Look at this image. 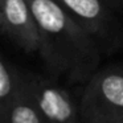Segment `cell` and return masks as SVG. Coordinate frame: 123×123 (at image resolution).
<instances>
[{
	"label": "cell",
	"instance_id": "1",
	"mask_svg": "<svg viewBox=\"0 0 123 123\" xmlns=\"http://www.w3.org/2000/svg\"><path fill=\"white\" fill-rule=\"evenodd\" d=\"M40 29V56L49 75L86 83L99 69L97 41L74 21L57 0H28Z\"/></svg>",
	"mask_w": 123,
	"mask_h": 123
},
{
	"label": "cell",
	"instance_id": "2",
	"mask_svg": "<svg viewBox=\"0 0 123 123\" xmlns=\"http://www.w3.org/2000/svg\"><path fill=\"white\" fill-rule=\"evenodd\" d=\"M82 123L123 122V66H109L85 83L80 99Z\"/></svg>",
	"mask_w": 123,
	"mask_h": 123
},
{
	"label": "cell",
	"instance_id": "3",
	"mask_svg": "<svg viewBox=\"0 0 123 123\" xmlns=\"http://www.w3.org/2000/svg\"><path fill=\"white\" fill-rule=\"evenodd\" d=\"M65 11L99 45L103 54L117 52L123 44V32L112 9L103 0H57Z\"/></svg>",
	"mask_w": 123,
	"mask_h": 123
},
{
	"label": "cell",
	"instance_id": "4",
	"mask_svg": "<svg viewBox=\"0 0 123 123\" xmlns=\"http://www.w3.org/2000/svg\"><path fill=\"white\" fill-rule=\"evenodd\" d=\"M25 89L48 123H82L80 102L53 77L24 70Z\"/></svg>",
	"mask_w": 123,
	"mask_h": 123
},
{
	"label": "cell",
	"instance_id": "5",
	"mask_svg": "<svg viewBox=\"0 0 123 123\" xmlns=\"http://www.w3.org/2000/svg\"><path fill=\"white\" fill-rule=\"evenodd\" d=\"M0 29L24 52H40V29L28 0H0Z\"/></svg>",
	"mask_w": 123,
	"mask_h": 123
},
{
	"label": "cell",
	"instance_id": "6",
	"mask_svg": "<svg viewBox=\"0 0 123 123\" xmlns=\"http://www.w3.org/2000/svg\"><path fill=\"white\" fill-rule=\"evenodd\" d=\"M24 89V70L7 57L0 58V112L6 111Z\"/></svg>",
	"mask_w": 123,
	"mask_h": 123
},
{
	"label": "cell",
	"instance_id": "7",
	"mask_svg": "<svg viewBox=\"0 0 123 123\" xmlns=\"http://www.w3.org/2000/svg\"><path fill=\"white\" fill-rule=\"evenodd\" d=\"M0 123H48L25 89L16 97L6 111L0 112Z\"/></svg>",
	"mask_w": 123,
	"mask_h": 123
},
{
	"label": "cell",
	"instance_id": "8",
	"mask_svg": "<svg viewBox=\"0 0 123 123\" xmlns=\"http://www.w3.org/2000/svg\"><path fill=\"white\" fill-rule=\"evenodd\" d=\"M103 1L112 9V11L123 9V0H103Z\"/></svg>",
	"mask_w": 123,
	"mask_h": 123
},
{
	"label": "cell",
	"instance_id": "9",
	"mask_svg": "<svg viewBox=\"0 0 123 123\" xmlns=\"http://www.w3.org/2000/svg\"><path fill=\"white\" fill-rule=\"evenodd\" d=\"M122 123H123V122H122Z\"/></svg>",
	"mask_w": 123,
	"mask_h": 123
}]
</instances>
